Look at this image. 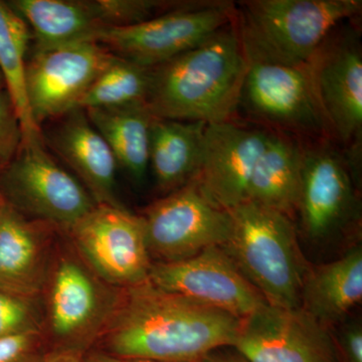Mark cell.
I'll use <instances>...</instances> for the list:
<instances>
[{
  "mask_svg": "<svg viewBox=\"0 0 362 362\" xmlns=\"http://www.w3.org/2000/svg\"><path fill=\"white\" fill-rule=\"evenodd\" d=\"M243 319L148 280L126 287L105 333L108 354L156 362H201L233 346Z\"/></svg>",
  "mask_w": 362,
  "mask_h": 362,
  "instance_id": "obj_1",
  "label": "cell"
},
{
  "mask_svg": "<svg viewBox=\"0 0 362 362\" xmlns=\"http://www.w3.org/2000/svg\"><path fill=\"white\" fill-rule=\"evenodd\" d=\"M247 65L235 18L194 49L152 68L145 104L156 119L235 120Z\"/></svg>",
  "mask_w": 362,
  "mask_h": 362,
  "instance_id": "obj_2",
  "label": "cell"
},
{
  "mask_svg": "<svg viewBox=\"0 0 362 362\" xmlns=\"http://www.w3.org/2000/svg\"><path fill=\"white\" fill-rule=\"evenodd\" d=\"M361 9V0H246L238 2L235 23L247 63L303 66Z\"/></svg>",
  "mask_w": 362,
  "mask_h": 362,
  "instance_id": "obj_3",
  "label": "cell"
},
{
  "mask_svg": "<svg viewBox=\"0 0 362 362\" xmlns=\"http://www.w3.org/2000/svg\"><path fill=\"white\" fill-rule=\"evenodd\" d=\"M228 211L232 235L221 247L267 303L300 308L310 269L300 251L292 218L249 201Z\"/></svg>",
  "mask_w": 362,
  "mask_h": 362,
  "instance_id": "obj_4",
  "label": "cell"
},
{
  "mask_svg": "<svg viewBox=\"0 0 362 362\" xmlns=\"http://www.w3.org/2000/svg\"><path fill=\"white\" fill-rule=\"evenodd\" d=\"M333 140L358 180L362 154V47L354 26L338 25L307 64Z\"/></svg>",
  "mask_w": 362,
  "mask_h": 362,
  "instance_id": "obj_5",
  "label": "cell"
},
{
  "mask_svg": "<svg viewBox=\"0 0 362 362\" xmlns=\"http://www.w3.org/2000/svg\"><path fill=\"white\" fill-rule=\"evenodd\" d=\"M235 13L237 4L233 1H190L138 25L99 28L89 42L136 65L152 69L202 44L232 23Z\"/></svg>",
  "mask_w": 362,
  "mask_h": 362,
  "instance_id": "obj_6",
  "label": "cell"
},
{
  "mask_svg": "<svg viewBox=\"0 0 362 362\" xmlns=\"http://www.w3.org/2000/svg\"><path fill=\"white\" fill-rule=\"evenodd\" d=\"M247 64L237 114L264 129L302 141L333 140L307 65Z\"/></svg>",
  "mask_w": 362,
  "mask_h": 362,
  "instance_id": "obj_7",
  "label": "cell"
},
{
  "mask_svg": "<svg viewBox=\"0 0 362 362\" xmlns=\"http://www.w3.org/2000/svg\"><path fill=\"white\" fill-rule=\"evenodd\" d=\"M0 195L21 214L71 228L97 206L88 190L47 154L42 142L21 144L0 173Z\"/></svg>",
  "mask_w": 362,
  "mask_h": 362,
  "instance_id": "obj_8",
  "label": "cell"
},
{
  "mask_svg": "<svg viewBox=\"0 0 362 362\" xmlns=\"http://www.w3.org/2000/svg\"><path fill=\"white\" fill-rule=\"evenodd\" d=\"M142 218L150 258L159 263L225 246L233 230L230 211L207 201L194 180L150 204Z\"/></svg>",
  "mask_w": 362,
  "mask_h": 362,
  "instance_id": "obj_9",
  "label": "cell"
},
{
  "mask_svg": "<svg viewBox=\"0 0 362 362\" xmlns=\"http://www.w3.org/2000/svg\"><path fill=\"white\" fill-rule=\"evenodd\" d=\"M302 143L303 169L296 213L307 237L325 240L358 221V181L334 140Z\"/></svg>",
  "mask_w": 362,
  "mask_h": 362,
  "instance_id": "obj_10",
  "label": "cell"
},
{
  "mask_svg": "<svg viewBox=\"0 0 362 362\" xmlns=\"http://www.w3.org/2000/svg\"><path fill=\"white\" fill-rule=\"evenodd\" d=\"M115 54L94 42L35 51L26 64L28 105L37 125L80 109L90 85Z\"/></svg>",
  "mask_w": 362,
  "mask_h": 362,
  "instance_id": "obj_11",
  "label": "cell"
},
{
  "mask_svg": "<svg viewBox=\"0 0 362 362\" xmlns=\"http://www.w3.org/2000/svg\"><path fill=\"white\" fill-rule=\"evenodd\" d=\"M70 230L78 250L105 280L125 288L148 280L152 263L142 216L123 206L97 204Z\"/></svg>",
  "mask_w": 362,
  "mask_h": 362,
  "instance_id": "obj_12",
  "label": "cell"
},
{
  "mask_svg": "<svg viewBox=\"0 0 362 362\" xmlns=\"http://www.w3.org/2000/svg\"><path fill=\"white\" fill-rule=\"evenodd\" d=\"M233 347L247 362H341L327 327L302 308L268 303L243 319Z\"/></svg>",
  "mask_w": 362,
  "mask_h": 362,
  "instance_id": "obj_13",
  "label": "cell"
},
{
  "mask_svg": "<svg viewBox=\"0 0 362 362\" xmlns=\"http://www.w3.org/2000/svg\"><path fill=\"white\" fill-rule=\"evenodd\" d=\"M149 281L166 292L189 298L240 319L267 304L221 247L173 263H152Z\"/></svg>",
  "mask_w": 362,
  "mask_h": 362,
  "instance_id": "obj_14",
  "label": "cell"
},
{
  "mask_svg": "<svg viewBox=\"0 0 362 362\" xmlns=\"http://www.w3.org/2000/svg\"><path fill=\"white\" fill-rule=\"evenodd\" d=\"M270 131L235 120L206 124L201 162L192 178L204 197L225 211L246 202L247 187Z\"/></svg>",
  "mask_w": 362,
  "mask_h": 362,
  "instance_id": "obj_15",
  "label": "cell"
},
{
  "mask_svg": "<svg viewBox=\"0 0 362 362\" xmlns=\"http://www.w3.org/2000/svg\"><path fill=\"white\" fill-rule=\"evenodd\" d=\"M54 144L84 181L88 192L97 204L122 206L116 194L118 163L115 156L82 109L66 115L54 133Z\"/></svg>",
  "mask_w": 362,
  "mask_h": 362,
  "instance_id": "obj_16",
  "label": "cell"
},
{
  "mask_svg": "<svg viewBox=\"0 0 362 362\" xmlns=\"http://www.w3.org/2000/svg\"><path fill=\"white\" fill-rule=\"evenodd\" d=\"M45 265V242L39 230L2 199L0 289L26 298L35 296L44 285Z\"/></svg>",
  "mask_w": 362,
  "mask_h": 362,
  "instance_id": "obj_17",
  "label": "cell"
},
{
  "mask_svg": "<svg viewBox=\"0 0 362 362\" xmlns=\"http://www.w3.org/2000/svg\"><path fill=\"white\" fill-rule=\"evenodd\" d=\"M303 169L302 140L272 132L252 173L246 202L292 218L299 202Z\"/></svg>",
  "mask_w": 362,
  "mask_h": 362,
  "instance_id": "obj_18",
  "label": "cell"
},
{
  "mask_svg": "<svg viewBox=\"0 0 362 362\" xmlns=\"http://www.w3.org/2000/svg\"><path fill=\"white\" fill-rule=\"evenodd\" d=\"M361 300L362 249L358 246L335 261L309 270L300 308L328 328L342 321Z\"/></svg>",
  "mask_w": 362,
  "mask_h": 362,
  "instance_id": "obj_19",
  "label": "cell"
},
{
  "mask_svg": "<svg viewBox=\"0 0 362 362\" xmlns=\"http://www.w3.org/2000/svg\"><path fill=\"white\" fill-rule=\"evenodd\" d=\"M103 303L89 272L73 259H63L54 271L49 293L52 331L64 340L83 337L99 322Z\"/></svg>",
  "mask_w": 362,
  "mask_h": 362,
  "instance_id": "obj_20",
  "label": "cell"
},
{
  "mask_svg": "<svg viewBox=\"0 0 362 362\" xmlns=\"http://www.w3.org/2000/svg\"><path fill=\"white\" fill-rule=\"evenodd\" d=\"M206 127L204 122L152 120L149 166L161 192H175L197 175Z\"/></svg>",
  "mask_w": 362,
  "mask_h": 362,
  "instance_id": "obj_21",
  "label": "cell"
},
{
  "mask_svg": "<svg viewBox=\"0 0 362 362\" xmlns=\"http://www.w3.org/2000/svg\"><path fill=\"white\" fill-rule=\"evenodd\" d=\"M84 111L108 143L118 166L136 182H142L149 168L150 130L154 119L146 104Z\"/></svg>",
  "mask_w": 362,
  "mask_h": 362,
  "instance_id": "obj_22",
  "label": "cell"
},
{
  "mask_svg": "<svg viewBox=\"0 0 362 362\" xmlns=\"http://www.w3.org/2000/svg\"><path fill=\"white\" fill-rule=\"evenodd\" d=\"M9 6L32 30L35 51L89 42L90 35L102 28L89 1L14 0Z\"/></svg>",
  "mask_w": 362,
  "mask_h": 362,
  "instance_id": "obj_23",
  "label": "cell"
},
{
  "mask_svg": "<svg viewBox=\"0 0 362 362\" xmlns=\"http://www.w3.org/2000/svg\"><path fill=\"white\" fill-rule=\"evenodd\" d=\"M30 37L32 33L25 21L9 4L0 1V71L20 119L21 144L42 142L40 126L33 120L26 95V52Z\"/></svg>",
  "mask_w": 362,
  "mask_h": 362,
  "instance_id": "obj_24",
  "label": "cell"
},
{
  "mask_svg": "<svg viewBox=\"0 0 362 362\" xmlns=\"http://www.w3.org/2000/svg\"><path fill=\"white\" fill-rule=\"evenodd\" d=\"M151 69L114 57L83 97L80 109L115 108L146 103Z\"/></svg>",
  "mask_w": 362,
  "mask_h": 362,
  "instance_id": "obj_25",
  "label": "cell"
},
{
  "mask_svg": "<svg viewBox=\"0 0 362 362\" xmlns=\"http://www.w3.org/2000/svg\"><path fill=\"white\" fill-rule=\"evenodd\" d=\"M89 2L102 28H123L152 20L161 14L187 6L190 1L94 0Z\"/></svg>",
  "mask_w": 362,
  "mask_h": 362,
  "instance_id": "obj_26",
  "label": "cell"
},
{
  "mask_svg": "<svg viewBox=\"0 0 362 362\" xmlns=\"http://www.w3.org/2000/svg\"><path fill=\"white\" fill-rule=\"evenodd\" d=\"M30 299L0 289V339L39 331Z\"/></svg>",
  "mask_w": 362,
  "mask_h": 362,
  "instance_id": "obj_27",
  "label": "cell"
},
{
  "mask_svg": "<svg viewBox=\"0 0 362 362\" xmlns=\"http://www.w3.org/2000/svg\"><path fill=\"white\" fill-rule=\"evenodd\" d=\"M23 143V132L16 107L6 90H0V164L13 160Z\"/></svg>",
  "mask_w": 362,
  "mask_h": 362,
  "instance_id": "obj_28",
  "label": "cell"
},
{
  "mask_svg": "<svg viewBox=\"0 0 362 362\" xmlns=\"http://www.w3.org/2000/svg\"><path fill=\"white\" fill-rule=\"evenodd\" d=\"M39 337L35 331L0 339V362H45Z\"/></svg>",
  "mask_w": 362,
  "mask_h": 362,
  "instance_id": "obj_29",
  "label": "cell"
},
{
  "mask_svg": "<svg viewBox=\"0 0 362 362\" xmlns=\"http://www.w3.org/2000/svg\"><path fill=\"white\" fill-rule=\"evenodd\" d=\"M340 344L343 362H362V328L359 324L345 328Z\"/></svg>",
  "mask_w": 362,
  "mask_h": 362,
  "instance_id": "obj_30",
  "label": "cell"
},
{
  "mask_svg": "<svg viewBox=\"0 0 362 362\" xmlns=\"http://www.w3.org/2000/svg\"><path fill=\"white\" fill-rule=\"evenodd\" d=\"M84 361L85 362H156L145 361V359L122 358V357L112 356L108 352L103 351L90 352Z\"/></svg>",
  "mask_w": 362,
  "mask_h": 362,
  "instance_id": "obj_31",
  "label": "cell"
},
{
  "mask_svg": "<svg viewBox=\"0 0 362 362\" xmlns=\"http://www.w3.org/2000/svg\"><path fill=\"white\" fill-rule=\"evenodd\" d=\"M201 362H247L242 356H240L237 351L233 352H221L216 350L211 354H207Z\"/></svg>",
  "mask_w": 362,
  "mask_h": 362,
  "instance_id": "obj_32",
  "label": "cell"
},
{
  "mask_svg": "<svg viewBox=\"0 0 362 362\" xmlns=\"http://www.w3.org/2000/svg\"><path fill=\"white\" fill-rule=\"evenodd\" d=\"M45 362H85V361L75 352L62 351L45 356Z\"/></svg>",
  "mask_w": 362,
  "mask_h": 362,
  "instance_id": "obj_33",
  "label": "cell"
},
{
  "mask_svg": "<svg viewBox=\"0 0 362 362\" xmlns=\"http://www.w3.org/2000/svg\"><path fill=\"white\" fill-rule=\"evenodd\" d=\"M6 90V82H4V76H2L1 71H0V90Z\"/></svg>",
  "mask_w": 362,
  "mask_h": 362,
  "instance_id": "obj_34",
  "label": "cell"
},
{
  "mask_svg": "<svg viewBox=\"0 0 362 362\" xmlns=\"http://www.w3.org/2000/svg\"><path fill=\"white\" fill-rule=\"evenodd\" d=\"M4 166L2 165V164H0V173H1L2 168H4Z\"/></svg>",
  "mask_w": 362,
  "mask_h": 362,
  "instance_id": "obj_35",
  "label": "cell"
},
{
  "mask_svg": "<svg viewBox=\"0 0 362 362\" xmlns=\"http://www.w3.org/2000/svg\"><path fill=\"white\" fill-rule=\"evenodd\" d=\"M1 202H2V197H1V195H0V206H1Z\"/></svg>",
  "mask_w": 362,
  "mask_h": 362,
  "instance_id": "obj_36",
  "label": "cell"
}]
</instances>
